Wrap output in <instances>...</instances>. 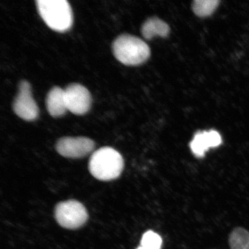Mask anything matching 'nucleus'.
Instances as JSON below:
<instances>
[{
    "label": "nucleus",
    "instance_id": "nucleus-6",
    "mask_svg": "<svg viewBox=\"0 0 249 249\" xmlns=\"http://www.w3.org/2000/svg\"><path fill=\"white\" fill-rule=\"evenodd\" d=\"M95 142L86 137H64L56 143L55 149L62 157L70 159H80L93 151Z\"/></svg>",
    "mask_w": 249,
    "mask_h": 249
},
{
    "label": "nucleus",
    "instance_id": "nucleus-12",
    "mask_svg": "<svg viewBox=\"0 0 249 249\" xmlns=\"http://www.w3.org/2000/svg\"><path fill=\"white\" fill-rule=\"evenodd\" d=\"M220 2L218 0H196L193 2V11L199 17H209L215 11Z\"/></svg>",
    "mask_w": 249,
    "mask_h": 249
},
{
    "label": "nucleus",
    "instance_id": "nucleus-1",
    "mask_svg": "<svg viewBox=\"0 0 249 249\" xmlns=\"http://www.w3.org/2000/svg\"><path fill=\"white\" fill-rule=\"evenodd\" d=\"M124 166L122 156L111 147L96 150L89 159V169L91 175L102 181H108L119 177Z\"/></svg>",
    "mask_w": 249,
    "mask_h": 249
},
{
    "label": "nucleus",
    "instance_id": "nucleus-2",
    "mask_svg": "<svg viewBox=\"0 0 249 249\" xmlns=\"http://www.w3.org/2000/svg\"><path fill=\"white\" fill-rule=\"evenodd\" d=\"M112 51L118 61L128 66L144 63L150 57L149 46L138 37L124 34L112 43Z\"/></svg>",
    "mask_w": 249,
    "mask_h": 249
},
{
    "label": "nucleus",
    "instance_id": "nucleus-13",
    "mask_svg": "<svg viewBox=\"0 0 249 249\" xmlns=\"http://www.w3.org/2000/svg\"><path fill=\"white\" fill-rule=\"evenodd\" d=\"M162 239L160 235L152 231H148L143 234L141 247L147 249H160Z\"/></svg>",
    "mask_w": 249,
    "mask_h": 249
},
{
    "label": "nucleus",
    "instance_id": "nucleus-14",
    "mask_svg": "<svg viewBox=\"0 0 249 249\" xmlns=\"http://www.w3.org/2000/svg\"><path fill=\"white\" fill-rule=\"evenodd\" d=\"M137 249H145V248H143L142 247H140L138 248H137Z\"/></svg>",
    "mask_w": 249,
    "mask_h": 249
},
{
    "label": "nucleus",
    "instance_id": "nucleus-7",
    "mask_svg": "<svg viewBox=\"0 0 249 249\" xmlns=\"http://www.w3.org/2000/svg\"><path fill=\"white\" fill-rule=\"evenodd\" d=\"M68 111L76 115L86 114L91 107V93L85 86L71 83L64 89Z\"/></svg>",
    "mask_w": 249,
    "mask_h": 249
},
{
    "label": "nucleus",
    "instance_id": "nucleus-5",
    "mask_svg": "<svg viewBox=\"0 0 249 249\" xmlns=\"http://www.w3.org/2000/svg\"><path fill=\"white\" fill-rule=\"evenodd\" d=\"M12 107L14 113L24 121H33L38 118L39 108L33 97L31 87L27 81H20Z\"/></svg>",
    "mask_w": 249,
    "mask_h": 249
},
{
    "label": "nucleus",
    "instance_id": "nucleus-3",
    "mask_svg": "<svg viewBox=\"0 0 249 249\" xmlns=\"http://www.w3.org/2000/svg\"><path fill=\"white\" fill-rule=\"evenodd\" d=\"M37 10L50 29L65 32L73 24V14L67 0H36Z\"/></svg>",
    "mask_w": 249,
    "mask_h": 249
},
{
    "label": "nucleus",
    "instance_id": "nucleus-4",
    "mask_svg": "<svg viewBox=\"0 0 249 249\" xmlns=\"http://www.w3.org/2000/svg\"><path fill=\"white\" fill-rule=\"evenodd\" d=\"M54 216L58 225L68 230L79 229L89 219L86 207L74 200L59 202L55 208Z\"/></svg>",
    "mask_w": 249,
    "mask_h": 249
},
{
    "label": "nucleus",
    "instance_id": "nucleus-8",
    "mask_svg": "<svg viewBox=\"0 0 249 249\" xmlns=\"http://www.w3.org/2000/svg\"><path fill=\"white\" fill-rule=\"evenodd\" d=\"M222 142V137L216 130L199 132L196 134L190 147L196 157L201 158L204 157L208 149L218 147Z\"/></svg>",
    "mask_w": 249,
    "mask_h": 249
},
{
    "label": "nucleus",
    "instance_id": "nucleus-11",
    "mask_svg": "<svg viewBox=\"0 0 249 249\" xmlns=\"http://www.w3.org/2000/svg\"><path fill=\"white\" fill-rule=\"evenodd\" d=\"M229 242L231 249H249V232L242 227H236L230 234Z\"/></svg>",
    "mask_w": 249,
    "mask_h": 249
},
{
    "label": "nucleus",
    "instance_id": "nucleus-10",
    "mask_svg": "<svg viewBox=\"0 0 249 249\" xmlns=\"http://www.w3.org/2000/svg\"><path fill=\"white\" fill-rule=\"evenodd\" d=\"M170 31L169 25L158 18H148L142 27V36L148 40L152 39L156 36L165 38L169 36Z\"/></svg>",
    "mask_w": 249,
    "mask_h": 249
},
{
    "label": "nucleus",
    "instance_id": "nucleus-9",
    "mask_svg": "<svg viewBox=\"0 0 249 249\" xmlns=\"http://www.w3.org/2000/svg\"><path fill=\"white\" fill-rule=\"evenodd\" d=\"M46 105L47 110L52 117L60 118L63 116L68 111L64 89L58 86L50 89L46 96Z\"/></svg>",
    "mask_w": 249,
    "mask_h": 249
}]
</instances>
